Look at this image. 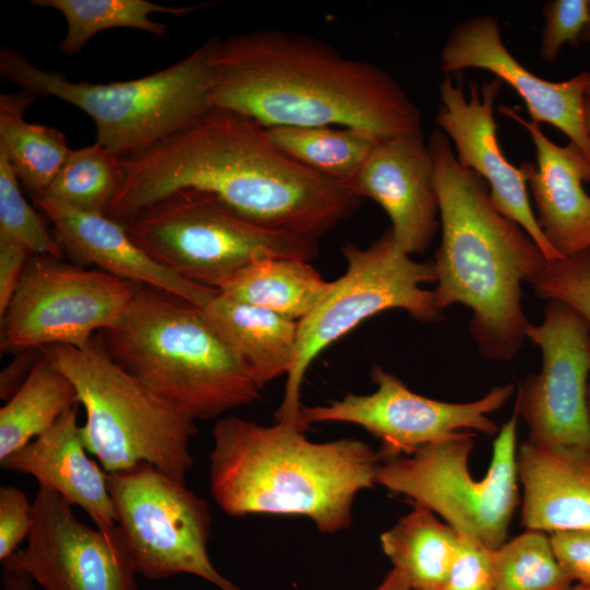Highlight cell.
<instances>
[{
    "instance_id": "42",
    "label": "cell",
    "mask_w": 590,
    "mask_h": 590,
    "mask_svg": "<svg viewBox=\"0 0 590 590\" xmlns=\"http://www.w3.org/2000/svg\"><path fill=\"white\" fill-rule=\"evenodd\" d=\"M582 113L586 130L590 137V75L585 90Z\"/></svg>"
},
{
    "instance_id": "43",
    "label": "cell",
    "mask_w": 590,
    "mask_h": 590,
    "mask_svg": "<svg viewBox=\"0 0 590 590\" xmlns=\"http://www.w3.org/2000/svg\"><path fill=\"white\" fill-rule=\"evenodd\" d=\"M580 42L589 43L590 44V20L582 32V35L580 37Z\"/></svg>"
},
{
    "instance_id": "25",
    "label": "cell",
    "mask_w": 590,
    "mask_h": 590,
    "mask_svg": "<svg viewBox=\"0 0 590 590\" xmlns=\"http://www.w3.org/2000/svg\"><path fill=\"white\" fill-rule=\"evenodd\" d=\"M34 99V94L23 90L0 95V149L20 182L36 199L46 192L71 149L58 129L24 119Z\"/></svg>"
},
{
    "instance_id": "46",
    "label": "cell",
    "mask_w": 590,
    "mask_h": 590,
    "mask_svg": "<svg viewBox=\"0 0 590 590\" xmlns=\"http://www.w3.org/2000/svg\"><path fill=\"white\" fill-rule=\"evenodd\" d=\"M589 255H590V249H589Z\"/></svg>"
},
{
    "instance_id": "26",
    "label": "cell",
    "mask_w": 590,
    "mask_h": 590,
    "mask_svg": "<svg viewBox=\"0 0 590 590\" xmlns=\"http://www.w3.org/2000/svg\"><path fill=\"white\" fill-rule=\"evenodd\" d=\"M460 533L430 509L414 504L389 530L380 545L394 568L410 581L412 590H439L453 560Z\"/></svg>"
},
{
    "instance_id": "12",
    "label": "cell",
    "mask_w": 590,
    "mask_h": 590,
    "mask_svg": "<svg viewBox=\"0 0 590 590\" xmlns=\"http://www.w3.org/2000/svg\"><path fill=\"white\" fill-rule=\"evenodd\" d=\"M135 284L98 269L32 255L1 319V350L49 345L82 349L116 324L130 306Z\"/></svg>"
},
{
    "instance_id": "10",
    "label": "cell",
    "mask_w": 590,
    "mask_h": 590,
    "mask_svg": "<svg viewBox=\"0 0 590 590\" xmlns=\"http://www.w3.org/2000/svg\"><path fill=\"white\" fill-rule=\"evenodd\" d=\"M515 409L493 442L489 467L477 480L469 470L475 433L425 445L410 456L380 461L376 483L439 515L446 523L491 550L508 535L519 504Z\"/></svg>"
},
{
    "instance_id": "2",
    "label": "cell",
    "mask_w": 590,
    "mask_h": 590,
    "mask_svg": "<svg viewBox=\"0 0 590 590\" xmlns=\"http://www.w3.org/2000/svg\"><path fill=\"white\" fill-rule=\"evenodd\" d=\"M210 104L266 129L342 127L378 140L422 133L418 108L389 72L283 30L220 39Z\"/></svg>"
},
{
    "instance_id": "40",
    "label": "cell",
    "mask_w": 590,
    "mask_h": 590,
    "mask_svg": "<svg viewBox=\"0 0 590 590\" xmlns=\"http://www.w3.org/2000/svg\"><path fill=\"white\" fill-rule=\"evenodd\" d=\"M34 583L35 582L25 573L15 569L3 568V590H35Z\"/></svg>"
},
{
    "instance_id": "44",
    "label": "cell",
    "mask_w": 590,
    "mask_h": 590,
    "mask_svg": "<svg viewBox=\"0 0 590 590\" xmlns=\"http://www.w3.org/2000/svg\"><path fill=\"white\" fill-rule=\"evenodd\" d=\"M569 590H590V586L573 585Z\"/></svg>"
},
{
    "instance_id": "9",
    "label": "cell",
    "mask_w": 590,
    "mask_h": 590,
    "mask_svg": "<svg viewBox=\"0 0 590 590\" xmlns=\"http://www.w3.org/2000/svg\"><path fill=\"white\" fill-rule=\"evenodd\" d=\"M342 253L346 261L344 274L331 282L321 302L298 321L294 362L275 412L276 422L304 432L307 427L300 417V388L319 353L364 320L386 310L403 309L421 322L445 317L434 291L422 287L424 283H436L433 261L411 259L397 246L390 228L366 248L345 243Z\"/></svg>"
},
{
    "instance_id": "45",
    "label": "cell",
    "mask_w": 590,
    "mask_h": 590,
    "mask_svg": "<svg viewBox=\"0 0 590 590\" xmlns=\"http://www.w3.org/2000/svg\"><path fill=\"white\" fill-rule=\"evenodd\" d=\"M587 403H588V412H589V417H590V381H589L588 391H587Z\"/></svg>"
},
{
    "instance_id": "37",
    "label": "cell",
    "mask_w": 590,
    "mask_h": 590,
    "mask_svg": "<svg viewBox=\"0 0 590 590\" xmlns=\"http://www.w3.org/2000/svg\"><path fill=\"white\" fill-rule=\"evenodd\" d=\"M555 556L573 582L590 586V529L550 534Z\"/></svg>"
},
{
    "instance_id": "27",
    "label": "cell",
    "mask_w": 590,
    "mask_h": 590,
    "mask_svg": "<svg viewBox=\"0 0 590 590\" xmlns=\"http://www.w3.org/2000/svg\"><path fill=\"white\" fill-rule=\"evenodd\" d=\"M42 352L25 382L0 409V461L45 434L79 402L71 380Z\"/></svg>"
},
{
    "instance_id": "22",
    "label": "cell",
    "mask_w": 590,
    "mask_h": 590,
    "mask_svg": "<svg viewBox=\"0 0 590 590\" xmlns=\"http://www.w3.org/2000/svg\"><path fill=\"white\" fill-rule=\"evenodd\" d=\"M521 524L552 534L590 529V450L526 440L517 451Z\"/></svg>"
},
{
    "instance_id": "28",
    "label": "cell",
    "mask_w": 590,
    "mask_h": 590,
    "mask_svg": "<svg viewBox=\"0 0 590 590\" xmlns=\"http://www.w3.org/2000/svg\"><path fill=\"white\" fill-rule=\"evenodd\" d=\"M267 132L286 156L350 188L379 141L363 130L330 126L275 127Z\"/></svg>"
},
{
    "instance_id": "35",
    "label": "cell",
    "mask_w": 590,
    "mask_h": 590,
    "mask_svg": "<svg viewBox=\"0 0 590 590\" xmlns=\"http://www.w3.org/2000/svg\"><path fill=\"white\" fill-rule=\"evenodd\" d=\"M492 550L460 533L456 555L439 590H493Z\"/></svg>"
},
{
    "instance_id": "15",
    "label": "cell",
    "mask_w": 590,
    "mask_h": 590,
    "mask_svg": "<svg viewBox=\"0 0 590 590\" xmlns=\"http://www.w3.org/2000/svg\"><path fill=\"white\" fill-rule=\"evenodd\" d=\"M33 512L26 546L2 560L4 569L25 573L43 590H138L121 534L85 524L72 505L42 485Z\"/></svg>"
},
{
    "instance_id": "21",
    "label": "cell",
    "mask_w": 590,
    "mask_h": 590,
    "mask_svg": "<svg viewBox=\"0 0 590 590\" xmlns=\"http://www.w3.org/2000/svg\"><path fill=\"white\" fill-rule=\"evenodd\" d=\"M80 403L69 409L45 434L0 461L3 470L32 475L39 485L82 508L97 529L120 534L110 498L107 472L88 456L80 437Z\"/></svg>"
},
{
    "instance_id": "17",
    "label": "cell",
    "mask_w": 590,
    "mask_h": 590,
    "mask_svg": "<svg viewBox=\"0 0 590 590\" xmlns=\"http://www.w3.org/2000/svg\"><path fill=\"white\" fill-rule=\"evenodd\" d=\"M440 69L455 75L486 70L510 85L526 104L531 121L560 130L590 161V137L583 122V95L590 71L568 80H544L521 64L505 46L497 19L477 15L457 24L440 51Z\"/></svg>"
},
{
    "instance_id": "13",
    "label": "cell",
    "mask_w": 590,
    "mask_h": 590,
    "mask_svg": "<svg viewBox=\"0 0 590 590\" xmlns=\"http://www.w3.org/2000/svg\"><path fill=\"white\" fill-rule=\"evenodd\" d=\"M370 377L377 386L370 394L347 393L328 405H302L304 425L321 422L359 425L380 440L378 453L384 460L410 456L425 445L464 429L496 435L499 428L488 415L499 410L515 391L508 384L494 387L475 401L452 403L413 392L378 365H373Z\"/></svg>"
},
{
    "instance_id": "18",
    "label": "cell",
    "mask_w": 590,
    "mask_h": 590,
    "mask_svg": "<svg viewBox=\"0 0 590 590\" xmlns=\"http://www.w3.org/2000/svg\"><path fill=\"white\" fill-rule=\"evenodd\" d=\"M351 189L386 211L403 252L423 253L429 247L440 221L433 158L423 133L379 140Z\"/></svg>"
},
{
    "instance_id": "34",
    "label": "cell",
    "mask_w": 590,
    "mask_h": 590,
    "mask_svg": "<svg viewBox=\"0 0 590 590\" xmlns=\"http://www.w3.org/2000/svg\"><path fill=\"white\" fill-rule=\"evenodd\" d=\"M544 28L540 56L547 62L557 59L565 44L578 46L590 20V0H553L542 9Z\"/></svg>"
},
{
    "instance_id": "3",
    "label": "cell",
    "mask_w": 590,
    "mask_h": 590,
    "mask_svg": "<svg viewBox=\"0 0 590 590\" xmlns=\"http://www.w3.org/2000/svg\"><path fill=\"white\" fill-rule=\"evenodd\" d=\"M427 144L441 227L433 261L436 304L441 310L455 304L470 308V332L481 354L509 361L530 323L521 285L547 261L529 234L497 210L485 180L459 164L444 132L436 128Z\"/></svg>"
},
{
    "instance_id": "24",
    "label": "cell",
    "mask_w": 590,
    "mask_h": 590,
    "mask_svg": "<svg viewBox=\"0 0 590 590\" xmlns=\"http://www.w3.org/2000/svg\"><path fill=\"white\" fill-rule=\"evenodd\" d=\"M308 261L264 258L239 269L219 291L287 319L299 321L311 312L330 288Z\"/></svg>"
},
{
    "instance_id": "38",
    "label": "cell",
    "mask_w": 590,
    "mask_h": 590,
    "mask_svg": "<svg viewBox=\"0 0 590 590\" xmlns=\"http://www.w3.org/2000/svg\"><path fill=\"white\" fill-rule=\"evenodd\" d=\"M32 255L22 244L0 238V318L9 307Z\"/></svg>"
},
{
    "instance_id": "20",
    "label": "cell",
    "mask_w": 590,
    "mask_h": 590,
    "mask_svg": "<svg viewBox=\"0 0 590 590\" xmlns=\"http://www.w3.org/2000/svg\"><path fill=\"white\" fill-rule=\"evenodd\" d=\"M54 226L63 253L134 284L177 295L201 308L219 290L187 281L154 261L107 215L82 212L40 196L34 199Z\"/></svg>"
},
{
    "instance_id": "31",
    "label": "cell",
    "mask_w": 590,
    "mask_h": 590,
    "mask_svg": "<svg viewBox=\"0 0 590 590\" xmlns=\"http://www.w3.org/2000/svg\"><path fill=\"white\" fill-rule=\"evenodd\" d=\"M493 590H569L550 534L527 530L492 550Z\"/></svg>"
},
{
    "instance_id": "1",
    "label": "cell",
    "mask_w": 590,
    "mask_h": 590,
    "mask_svg": "<svg viewBox=\"0 0 590 590\" xmlns=\"http://www.w3.org/2000/svg\"><path fill=\"white\" fill-rule=\"evenodd\" d=\"M123 179L107 216L122 222L186 189L208 192L267 229L318 239L362 199L282 153L267 129L221 108L151 149L122 158Z\"/></svg>"
},
{
    "instance_id": "7",
    "label": "cell",
    "mask_w": 590,
    "mask_h": 590,
    "mask_svg": "<svg viewBox=\"0 0 590 590\" xmlns=\"http://www.w3.org/2000/svg\"><path fill=\"white\" fill-rule=\"evenodd\" d=\"M73 384L86 420L80 437L107 473L141 462L185 482L194 420L115 363L95 337L86 346L42 347Z\"/></svg>"
},
{
    "instance_id": "39",
    "label": "cell",
    "mask_w": 590,
    "mask_h": 590,
    "mask_svg": "<svg viewBox=\"0 0 590 590\" xmlns=\"http://www.w3.org/2000/svg\"><path fill=\"white\" fill-rule=\"evenodd\" d=\"M42 349H28L20 354L1 371L0 398L8 401L25 382L42 356Z\"/></svg>"
},
{
    "instance_id": "32",
    "label": "cell",
    "mask_w": 590,
    "mask_h": 590,
    "mask_svg": "<svg viewBox=\"0 0 590 590\" xmlns=\"http://www.w3.org/2000/svg\"><path fill=\"white\" fill-rule=\"evenodd\" d=\"M0 238L25 246L33 255L61 259L63 250L22 194L20 180L0 149Z\"/></svg>"
},
{
    "instance_id": "23",
    "label": "cell",
    "mask_w": 590,
    "mask_h": 590,
    "mask_svg": "<svg viewBox=\"0 0 590 590\" xmlns=\"http://www.w3.org/2000/svg\"><path fill=\"white\" fill-rule=\"evenodd\" d=\"M202 309L261 389L276 377L287 376L296 352L298 321L220 291Z\"/></svg>"
},
{
    "instance_id": "29",
    "label": "cell",
    "mask_w": 590,
    "mask_h": 590,
    "mask_svg": "<svg viewBox=\"0 0 590 590\" xmlns=\"http://www.w3.org/2000/svg\"><path fill=\"white\" fill-rule=\"evenodd\" d=\"M31 4L61 13L67 31L59 50L67 56L80 52L98 33L110 28H134L155 36L166 33V25L153 21L155 13L179 16L199 8L169 7L148 0H31Z\"/></svg>"
},
{
    "instance_id": "5",
    "label": "cell",
    "mask_w": 590,
    "mask_h": 590,
    "mask_svg": "<svg viewBox=\"0 0 590 590\" xmlns=\"http://www.w3.org/2000/svg\"><path fill=\"white\" fill-rule=\"evenodd\" d=\"M108 356L192 420L257 400L261 388L203 309L135 284L121 319L96 334Z\"/></svg>"
},
{
    "instance_id": "8",
    "label": "cell",
    "mask_w": 590,
    "mask_h": 590,
    "mask_svg": "<svg viewBox=\"0 0 590 590\" xmlns=\"http://www.w3.org/2000/svg\"><path fill=\"white\" fill-rule=\"evenodd\" d=\"M154 261L180 278L213 288L245 266L264 258L309 261L317 239L267 229L239 216L216 197L186 189L121 222Z\"/></svg>"
},
{
    "instance_id": "6",
    "label": "cell",
    "mask_w": 590,
    "mask_h": 590,
    "mask_svg": "<svg viewBox=\"0 0 590 590\" xmlns=\"http://www.w3.org/2000/svg\"><path fill=\"white\" fill-rule=\"evenodd\" d=\"M219 38H210L184 59L127 81L69 80L44 70L20 51L0 49V74L21 90L54 96L84 111L95 123L96 142L121 158L140 154L187 129L212 106L210 93Z\"/></svg>"
},
{
    "instance_id": "30",
    "label": "cell",
    "mask_w": 590,
    "mask_h": 590,
    "mask_svg": "<svg viewBox=\"0 0 590 590\" xmlns=\"http://www.w3.org/2000/svg\"><path fill=\"white\" fill-rule=\"evenodd\" d=\"M122 179V158L96 142L71 150L43 196L78 211L107 215Z\"/></svg>"
},
{
    "instance_id": "11",
    "label": "cell",
    "mask_w": 590,
    "mask_h": 590,
    "mask_svg": "<svg viewBox=\"0 0 590 590\" xmlns=\"http://www.w3.org/2000/svg\"><path fill=\"white\" fill-rule=\"evenodd\" d=\"M115 519L137 575L160 580L190 574L239 590L211 563L208 503L146 462L107 473Z\"/></svg>"
},
{
    "instance_id": "4",
    "label": "cell",
    "mask_w": 590,
    "mask_h": 590,
    "mask_svg": "<svg viewBox=\"0 0 590 590\" xmlns=\"http://www.w3.org/2000/svg\"><path fill=\"white\" fill-rule=\"evenodd\" d=\"M210 451V492L232 517L303 516L323 533L346 529L356 495L376 483L381 458L366 442H314L276 422L220 418Z\"/></svg>"
},
{
    "instance_id": "19",
    "label": "cell",
    "mask_w": 590,
    "mask_h": 590,
    "mask_svg": "<svg viewBox=\"0 0 590 590\" xmlns=\"http://www.w3.org/2000/svg\"><path fill=\"white\" fill-rule=\"evenodd\" d=\"M499 111L522 126L535 146L536 164H521L545 238L562 258L589 251L590 196L583 182H590V161L573 142H553L514 108L499 106Z\"/></svg>"
},
{
    "instance_id": "36",
    "label": "cell",
    "mask_w": 590,
    "mask_h": 590,
    "mask_svg": "<svg viewBox=\"0 0 590 590\" xmlns=\"http://www.w3.org/2000/svg\"><path fill=\"white\" fill-rule=\"evenodd\" d=\"M34 523L33 502L13 485L0 487V559L17 551Z\"/></svg>"
},
{
    "instance_id": "16",
    "label": "cell",
    "mask_w": 590,
    "mask_h": 590,
    "mask_svg": "<svg viewBox=\"0 0 590 590\" xmlns=\"http://www.w3.org/2000/svg\"><path fill=\"white\" fill-rule=\"evenodd\" d=\"M460 74H455L456 81L446 75L440 82L437 129L451 139L459 164L485 180L497 210L529 234L547 263L563 259L545 238L532 211L523 165L514 166L500 149L494 105L503 82L497 78L481 85L472 81L468 97Z\"/></svg>"
},
{
    "instance_id": "33",
    "label": "cell",
    "mask_w": 590,
    "mask_h": 590,
    "mask_svg": "<svg viewBox=\"0 0 590 590\" xmlns=\"http://www.w3.org/2000/svg\"><path fill=\"white\" fill-rule=\"evenodd\" d=\"M530 284L539 297L558 300L575 309L586 320L590 332L589 251L546 263Z\"/></svg>"
},
{
    "instance_id": "41",
    "label": "cell",
    "mask_w": 590,
    "mask_h": 590,
    "mask_svg": "<svg viewBox=\"0 0 590 590\" xmlns=\"http://www.w3.org/2000/svg\"><path fill=\"white\" fill-rule=\"evenodd\" d=\"M374 590H412L409 579L399 569H392Z\"/></svg>"
},
{
    "instance_id": "14",
    "label": "cell",
    "mask_w": 590,
    "mask_h": 590,
    "mask_svg": "<svg viewBox=\"0 0 590 590\" xmlns=\"http://www.w3.org/2000/svg\"><path fill=\"white\" fill-rule=\"evenodd\" d=\"M526 338L542 354L541 370L521 382L515 402L528 427V441L590 450L588 323L567 304L548 300L543 321L530 322Z\"/></svg>"
}]
</instances>
